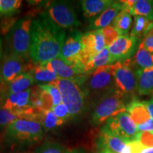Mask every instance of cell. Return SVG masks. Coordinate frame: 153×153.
Segmentation results:
<instances>
[{
	"label": "cell",
	"instance_id": "cell-3",
	"mask_svg": "<svg viewBox=\"0 0 153 153\" xmlns=\"http://www.w3.org/2000/svg\"><path fill=\"white\" fill-rule=\"evenodd\" d=\"M44 129L39 122L28 118H18L5 129L6 142L12 145H29L41 141Z\"/></svg>",
	"mask_w": 153,
	"mask_h": 153
},
{
	"label": "cell",
	"instance_id": "cell-36",
	"mask_svg": "<svg viewBox=\"0 0 153 153\" xmlns=\"http://www.w3.org/2000/svg\"><path fill=\"white\" fill-rule=\"evenodd\" d=\"M143 147L137 140L129 141L126 143L125 148L122 153H141Z\"/></svg>",
	"mask_w": 153,
	"mask_h": 153
},
{
	"label": "cell",
	"instance_id": "cell-21",
	"mask_svg": "<svg viewBox=\"0 0 153 153\" xmlns=\"http://www.w3.org/2000/svg\"><path fill=\"white\" fill-rule=\"evenodd\" d=\"M137 91L140 95L153 93V66L148 68H137Z\"/></svg>",
	"mask_w": 153,
	"mask_h": 153
},
{
	"label": "cell",
	"instance_id": "cell-43",
	"mask_svg": "<svg viewBox=\"0 0 153 153\" xmlns=\"http://www.w3.org/2000/svg\"><path fill=\"white\" fill-rule=\"evenodd\" d=\"M98 153H114V152H108V151H105V150H100Z\"/></svg>",
	"mask_w": 153,
	"mask_h": 153
},
{
	"label": "cell",
	"instance_id": "cell-13",
	"mask_svg": "<svg viewBox=\"0 0 153 153\" xmlns=\"http://www.w3.org/2000/svg\"><path fill=\"white\" fill-rule=\"evenodd\" d=\"M27 68L24 60L16 55L8 54L0 65L2 84L8 85L23 72H26Z\"/></svg>",
	"mask_w": 153,
	"mask_h": 153
},
{
	"label": "cell",
	"instance_id": "cell-38",
	"mask_svg": "<svg viewBox=\"0 0 153 153\" xmlns=\"http://www.w3.org/2000/svg\"><path fill=\"white\" fill-rule=\"evenodd\" d=\"M137 130L138 132L141 131H153V120L151 118L148 122L142 125L136 126Z\"/></svg>",
	"mask_w": 153,
	"mask_h": 153
},
{
	"label": "cell",
	"instance_id": "cell-23",
	"mask_svg": "<svg viewBox=\"0 0 153 153\" xmlns=\"http://www.w3.org/2000/svg\"><path fill=\"white\" fill-rule=\"evenodd\" d=\"M30 104L37 110H52L53 107V99L47 91L41 89L38 85L31 89Z\"/></svg>",
	"mask_w": 153,
	"mask_h": 153
},
{
	"label": "cell",
	"instance_id": "cell-19",
	"mask_svg": "<svg viewBox=\"0 0 153 153\" xmlns=\"http://www.w3.org/2000/svg\"><path fill=\"white\" fill-rule=\"evenodd\" d=\"M33 84L34 82L30 74L28 72H23L8 85H4L5 87L0 90V94H14L23 92L30 89Z\"/></svg>",
	"mask_w": 153,
	"mask_h": 153
},
{
	"label": "cell",
	"instance_id": "cell-24",
	"mask_svg": "<svg viewBox=\"0 0 153 153\" xmlns=\"http://www.w3.org/2000/svg\"><path fill=\"white\" fill-rule=\"evenodd\" d=\"M112 26L116 28L120 36H128L133 26V19L128 11L122 9L114 19Z\"/></svg>",
	"mask_w": 153,
	"mask_h": 153
},
{
	"label": "cell",
	"instance_id": "cell-4",
	"mask_svg": "<svg viewBox=\"0 0 153 153\" xmlns=\"http://www.w3.org/2000/svg\"><path fill=\"white\" fill-rule=\"evenodd\" d=\"M128 99L114 88L101 95L91 114L92 123L99 126L109 118L126 112Z\"/></svg>",
	"mask_w": 153,
	"mask_h": 153
},
{
	"label": "cell",
	"instance_id": "cell-34",
	"mask_svg": "<svg viewBox=\"0 0 153 153\" xmlns=\"http://www.w3.org/2000/svg\"><path fill=\"white\" fill-rule=\"evenodd\" d=\"M143 148H153V131L137 132L135 138Z\"/></svg>",
	"mask_w": 153,
	"mask_h": 153
},
{
	"label": "cell",
	"instance_id": "cell-12",
	"mask_svg": "<svg viewBox=\"0 0 153 153\" xmlns=\"http://www.w3.org/2000/svg\"><path fill=\"white\" fill-rule=\"evenodd\" d=\"M81 43L83 47L82 57L86 63L102 51L105 48L104 36L101 30H92L83 33L81 37Z\"/></svg>",
	"mask_w": 153,
	"mask_h": 153
},
{
	"label": "cell",
	"instance_id": "cell-32",
	"mask_svg": "<svg viewBox=\"0 0 153 153\" xmlns=\"http://www.w3.org/2000/svg\"><path fill=\"white\" fill-rule=\"evenodd\" d=\"M100 30L104 36L106 48H108L110 45H111L120 36V34L112 25L101 28Z\"/></svg>",
	"mask_w": 153,
	"mask_h": 153
},
{
	"label": "cell",
	"instance_id": "cell-20",
	"mask_svg": "<svg viewBox=\"0 0 153 153\" xmlns=\"http://www.w3.org/2000/svg\"><path fill=\"white\" fill-rule=\"evenodd\" d=\"M114 2L112 0H83L80 4L84 16L91 19L100 15Z\"/></svg>",
	"mask_w": 153,
	"mask_h": 153
},
{
	"label": "cell",
	"instance_id": "cell-39",
	"mask_svg": "<svg viewBox=\"0 0 153 153\" xmlns=\"http://www.w3.org/2000/svg\"><path fill=\"white\" fill-rule=\"evenodd\" d=\"M144 104L146 106L147 108H148L150 118L153 120V96L148 101H144Z\"/></svg>",
	"mask_w": 153,
	"mask_h": 153
},
{
	"label": "cell",
	"instance_id": "cell-17",
	"mask_svg": "<svg viewBox=\"0 0 153 153\" xmlns=\"http://www.w3.org/2000/svg\"><path fill=\"white\" fill-rule=\"evenodd\" d=\"M126 112L128 114L136 126L144 124L151 119L144 101H141L135 97L130 99L126 105Z\"/></svg>",
	"mask_w": 153,
	"mask_h": 153
},
{
	"label": "cell",
	"instance_id": "cell-41",
	"mask_svg": "<svg viewBox=\"0 0 153 153\" xmlns=\"http://www.w3.org/2000/svg\"><path fill=\"white\" fill-rule=\"evenodd\" d=\"M66 153H84L83 151L77 150V149H74V150H67Z\"/></svg>",
	"mask_w": 153,
	"mask_h": 153
},
{
	"label": "cell",
	"instance_id": "cell-7",
	"mask_svg": "<svg viewBox=\"0 0 153 153\" xmlns=\"http://www.w3.org/2000/svg\"><path fill=\"white\" fill-rule=\"evenodd\" d=\"M116 63L114 88L129 99L134 97L137 91V67L131 59Z\"/></svg>",
	"mask_w": 153,
	"mask_h": 153
},
{
	"label": "cell",
	"instance_id": "cell-11",
	"mask_svg": "<svg viewBox=\"0 0 153 153\" xmlns=\"http://www.w3.org/2000/svg\"><path fill=\"white\" fill-rule=\"evenodd\" d=\"M103 127L126 142L134 140L138 132L136 126L127 112L121 113L109 118Z\"/></svg>",
	"mask_w": 153,
	"mask_h": 153
},
{
	"label": "cell",
	"instance_id": "cell-37",
	"mask_svg": "<svg viewBox=\"0 0 153 153\" xmlns=\"http://www.w3.org/2000/svg\"><path fill=\"white\" fill-rule=\"evenodd\" d=\"M142 42L145 48L153 53V29L147 34L145 38H143Z\"/></svg>",
	"mask_w": 153,
	"mask_h": 153
},
{
	"label": "cell",
	"instance_id": "cell-16",
	"mask_svg": "<svg viewBox=\"0 0 153 153\" xmlns=\"http://www.w3.org/2000/svg\"><path fill=\"white\" fill-rule=\"evenodd\" d=\"M123 8V4L121 1H114V2L108 8L91 21L89 28L92 30H99L110 26Z\"/></svg>",
	"mask_w": 153,
	"mask_h": 153
},
{
	"label": "cell",
	"instance_id": "cell-29",
	"mask_svg": "<svg viewBox=\"0 0 153 153\" xmlns=\"http://www.w3.org/2000/svg\"><path fill=\"white\" fill-rule=\"evenodd\" d=\"M18 118H28L26 113H19L5 109L0 106V130L6 129L10 124Z\"/></svg>",
	"mask_w": 153,
	"mask_h": 153
},
{
	"label": "cell",
	"instance_id": "cell-22",
	"mask_svg": "<svg viewBox=\"0 0 153 153\" xmlns=\"http://www.w3.org/2000/svg\"><path fill=\"white\" fill-rule=\"evenodd\" d=\"M33 120L39 122L45 131H53L60 127L65 121L59 118L52 110H37L36 109Z\"/></svg>",
	"mask_w": 153,
	"mask_h": 153
},
{
	"label": "cell",
	"instance_id": "cell-35",
	"mask_svg": "<svg viewBox=\"0 0 153 153\" xmlns=\"http://www.w3.org/2000/svg\"><path fill=\"white\" fill-rule=\"evenodd\" d=\"M52 111L55 113V114L56 115L57 117L65 120V122L70 118L68 107L63 104L62 102L60 103V104L57 105V106H53Z\"/></svg>",
	"mask_w": 153,
	"mask_h": 153
},
{
	"label": "cell",
	"instance_id": "cell-10",
	"mask_svg": "<svg viewBox=\"0 0 153 153\" xmlns=\"http://www.w3.org/2000/svg\"><path fill=\"white\" fill-rule=\"evenodd\" d=\"M82 35V33L79 30H71L65 40L58 57L66 64L78 67L83 71L81 66V58L83 51L81 43Z\"/></svg>",
	"mask_w": 153,
	"mask_h": 153
},
{
	"label": "cell",
	"instance_id": "cell-28",
	"mask_svg": "<svg viewBox=\"0 0 153 153\" xmlns=\"http://www.w3.org/2000/svg\"><path fill=\"white\" fill-rule=\"evenodd\" d=\"M137 68H148L153 66V53L145 48L141 41L133 60Z\"/></svg>",
	"mask_w": 153,
	"mask_h": 153
},
{
	"label": "cell",
	"instance_id": "cell-31",
	"mask_svg": "<svg viewBox=\"0 0 153 153\" xmlns=\"http://www.w3.org/2000/svg\"><path fill=\"white\" fill-rule=\"evenodd\" d=\"M66 152L67 150L61 145L48 141L38 147L35 153H66Z\"/></svg>",
	"mask_w": 153,
	"mask_h": 153
},
{
	"label": "cell",
	"instance_id": "cell-33",
	"mask_svg": "<svg viewBox=\"0 0 153 153\" xmlns=\"http://www.w3.org/2000/svg\"><path fill=\"white\" fill-rule=\"evenodd\" d=\"M41 89L43 90L47 91L49 94L51 98L53 99V106H57V105L60 104V103L62 102V95L59 89L56 86L54 85H38Z\"/></svg>",
	"mask_w": 153,
	"mask_h": 153
},
{
	"label": "cell",
	"instance_id": "cell-18",
	"mask_svg": "<svg viewBox=\"0 0 153 153\" xmlns=\"http://www.w3.org/2000/svg\"><path fill=\"white\" fill-rule=\"evenodd\" d=\"M30 74L34 84L50 85L56 81L58 76L51 68L43 63H36L35 65H28L27 72Z\"/></svg>",
	"mask_w": 153,
	"mask_h": 153
},
{
	"label": "cell",
	"instance_id": "cell-8",
	"mask_svg": "<svg viewBox=\"0 0 153 153\" xmlns=\"http://www.w3.org/2000/svg\"><path fill=\"white\" fill-rule=\"evenodd\" d=\"M116 63L102 66L87 74L85 85L88 92L103 94L114 86V73Z\"/></svg>",
	"mask_w": 153,
	"mask_h": 153
},
{
	"label": "cell",
	"instance_id": "cell-40",
	"mask_svg": "<svg viewBox=\"0 0 153 153\" xmlns=\"http://www.w3.org/2000/svg\"><path fill=\"white\" fill-rule=\"evenodd\" d=\"M141 153H153V148H143Z\"/></svg>",
	"mask_w": 153,
	"mask_h": 153
},
{
	"label": "cell",
	"instance_id": "cell-44",
	"mask_svg": "<svg viewBox=\"0 0 153 153\" xmlns=\"http://www.w3.org/2000/svg\"><path fill=\"white\" fill-rule=\"evenodd\" d=\"M2 84V79H1V73H0V85Z\"/></svg>",
	"mask_w": 153,
	"mask_h": 153
},
{
	"label": "cell",
	"instance_id": "cell-1",
	"mask_svg": "<svg viewBox=\"0 0 153 153\" xmlns=\"http://www.w3.org/2000/svg\"><path fill=\"white\" fill-rule=\"evenodd\" d=\"M65 38V30L40 14L33 19L31 26L30 57L32 61L44 63L57 58Z\"/></svg>",
	"mask_w": 153,
	"mask_h": 153
},
{
	"label": "cell",
	"instance_id": "cell-6",
	"mask_svg": "<svg viewBox=\"0 0 153 153\" xmlns=\"http://www.w3.org/2000/svg\"><path fill=\"white\" fill-rule=\"evenodd\" d=\"M41 15L64 30H76L80 24L72 4L66 1H51Z\"/></svg>",
	"mask_w": 153,
	"mask_h": 153
},
{
	"label": "cell",
	"instance_id": "cell-15",
	"mask_svg": "<svg viewBox=\"0 0 153 153\" xmlns=\"http://www.w3.org/2000/svg\"><path fill=\"white\" fill-rule=\"evenodd\" d=\"M126 141L116 136L102 127L97 140V147L100 150H105L114 153H122L125 148Z\"/></svg>",
	"mask_w": 153,
	"mask_h": 153
},
{
	"label": "cell",
	"instance_id": "cell-9",
	"mask_svg": "<svg viewBox=\"0 0 153 153\" xmlns=\"http://www.w3.org/2000/svg\"><path fill=\"white\" fill-rule=\"evenodd\" d=\"M142 40L131 35L120 36L119 38L108 48L111 64L131 59L136 54Z\"/></svg>",
	"mask_w": 153,
	"mask_h": 153
},
{
	"label": "cell",
	"instance_id": "cell-46",
	"mask_svg": "<svg viewBox=\"0 0 153 153\" xmlns=\"http://www.w3.org/2000/svg\"><path fill=\"white\" fill-rule=\"evenodd\" d=\"M0 16H1V14H0Z\"/></svg>",
	"mask_w": 153,
	"mask_h": 153
},
{
	"label": "cell",
	"instance_id": "cell-27",
	"mask_svg": "<svg viewBox=\"0 0 153 153\" xmlns=\"http://www.w3.org/2000/svg\"><path fill=\"white\" fill-rule=\"evenodd\" d=\"M130 14L131 16H140L153 22V0H137Z\"/></svg>",
	"mask_w": 153,
	"mask_h": 153
},
{
	"label": "cell",
	"instance_id": "cell-2",
	"mask_svg": "<svg viewBox=\"0 0 153 153\" xmlns=\"http://www.w3.org/2000/svg\"><path fill=\"white\" fill-rule=\"evenodd\" d=\"M87 76L79 79L58 78L51 84L56 86L60 90L62 103L68 107L70 118H76L85 110L89 94L85 85Z\"/></svg>",
	"mask_w": 153,
	"mask_h": 153
},
{
	"label": "cell",
	"instance_id": "cell-5",
	"mask_svg": "<svg viewBox=\"0 0 153 153\" xmlns=\"http://www.w3.org/2000/svg\"><path fill=\"white\" fill-rule=\"evenodd\" d=\"M33 18L24 16L11 26L8 31L6 41L9 54L16 55L26 60L30 57V45Z\"/></svg>",
	"mask_w": 153,
	"mask_h": 153
},
{
	"label": "cell",
	"instance_id": "cell-14",
	"mask_svg": "<svg viewBox=\"0 0 153 153\" xmlns=\"http://www.w3.org/2000/svg\"><path fill=\"white\" fill-rule=\"evenodd\" d=\"M44 65L51 68L58 78L66 79H79L85 77V74L79 68L66 64L60 57L48 62H44Z\"/></svg>",
	"mask_w": 153,
	"mask_h": 153
},
{
	"label": "cell",
	"instance_id": "cell-25",
	"mask_svg": "<svg viewBox=\"0 0 153 153\" xmlns=\"http://www.w3.org/2000/svg\"><path fill=\"white\" fill-rule=\"evenodd\" d=\"M153 29V22L145 17L136 16L134 18L131 36H135L141 40Z\"/></svg>",
	"mask_w": 153,
	"mask_h": 153
},
{
	"label": "cell",
	"instance_id": "cell-26",
	"mask_svg": "<svg viewBox=\"0 0 153 153\" xmlns=\"http://www.w3.org/2000/svg\"><path fill=\"white\" fill-rule=\"evenodd\" d=\"M112 65L111 62L110 53L108 48H105L102 51L94 56L91 60L87 63V65L84 68V73L85 74H89L96 69L102 66Z\"/></svg>",
	"mask_w": 153,
	"mask_h": 153
},
{
	"label": "cell",
	"instance_id": "cell-42",
	"mask_svg": "<svg viewBox=\"0 0 153 153\" xmlns=\"http://www.w3.org/2000/svg\"><path fill=\"white\" fill-rule=\"evenodd\" d=\"M1 45H2V43H1V38H0V60H1V57H2V52H1Z\"/></svg>",
	"mask_w": 153,
	"mask_h": 153
},
{
	"label": "cell",
	"instance_id": "cell-45",
	"mask_svg": "<svg viewBox=\"0 0 153 153\" xmlns=\"http://www.w3.org/2000/svg\"><path fill=\"white\" fill-rule=\"evenodd\" d=\"M18 153H30V152H18Z\"/></svg>",
	"mask_w": 153,
	"mask_h": 153
},
{
	"label": "cell",
	"instance_id": "cell-30",
	"mask_svg": "<svg viewBox=\"0 0 153 153\" xmlns=\"http://www.w3.org/2000/svg\"><path fill=\"white\" fill-rule=\"evenodd\" d=\"M22 1L20 0H0L1 16H11L20 10Z\"/></svg>",
	"mask_w": 153,
	"mask_h": 153
}]
</instances>
